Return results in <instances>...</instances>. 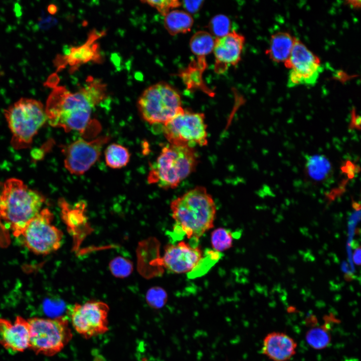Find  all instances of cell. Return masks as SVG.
I'll return each instance as SVG.
<instances>
[{
    "instance_id": "cell-1",
    "label": "cell",
    "mask_w": 361,
    "mask_h": 361,
    "mask_svg": "<svg viewBox=\"0 0 361 361\" xmlns=\"http://www.w3.org/2000/svg\"><path fill=\"white\" fill-rule=\"evenodd\" d=\"M106 97V87L101 80L88 78L87 84L74 93L64 87L55 88L45 109L47 121L54 127L84 132L91 122L93 109Z\"/></svg>"
},
{
    "instance_id": "cell-2",
    "label": "cell",
    "mask_w": 361,
    "mask_h": 361,
    "mask_svg": "<svg viewBox=\"0 0 361 361\" xmlns=\"http://www.w3.org/2000/svg\"><path fill=\"white\" fill-rule=\"evenodd\" d=\"M170 208L175 221L174 232L195 243L214 227L216 206L204 187L197 186L174 199Z\"/></svg>"
},
{
    "instance_id": "cell-3",
    "label": "cell",
    "mask_w": 361,
    "mask_h": 361,
    "mask_svg": "<svg viewBox=\"0 0 361 361\" xmlns=\"http://www.w3.org/2000/svg\"><path fill=\"white\" fill-rule=\"evenodd\" d=\"M44 197L16 178L0 182V221L19 238L27 223L42 209Z\"/></svg>"
},
{
    "instance_id": "cell-4",
    "label": "cell",
    "mask_w": 361,
    "mask_h": 361,
    "mask_svg": "<svg viewBox=\"0 0 361 361\" xmlns=\"http://www.w3.org/2000/svg\"><path fill=\"white\" fill-rule=\"evenodd\" d=\"M198 162L194 148L169 144L151 165L148 182L164 190L174 189L195 171Z\"/></svg>"
},
{
    "instance_id": "cell-5",
    "label": "cell",
    "mask_w": 361,
    "mask_h": 361,
    "mask_svg": "<svg viewBox=\"0 0 361 361\" xmlns=\"http://www.w3.org/2000/svg\"><path fill=\"white\" fill-rule=\"evenodd\" d=\"M4 115L12 133V145L18 150L30 147L47 121L43 104L31 98H21L5 109Z\"/></svg>"
},
{
    "instance_id": "cell-6",
    "label": "cell",
    "mask_w": 361,
    "mask_h": 361,
    "mask_svg": "<svg viewBox=\"0 0 361 361\" xmlns=\"http://www.w3.org/2000/svg\"><path fill=\"white\" fill-rule=\"evenodd\" d=\"M137 107L142 118L150 124L163 125L184 109L179 92L163 81L146 88L138 100Z\"/></svg>"
},
{
    "instance_id": "cell-7",
    "label": "cell",
    "mask_w": 361,
    "mask_h": 361,
    "mask_svg": "<svg viewBox=\"0 0 361 361\" xmlns=\"http://www.w3.org/2000/svg\"><path fill=\"white\" fill-rule=\"evenodd\" d=\"M27 320L29 326L28 348L37 354L53 356L61 351L73 337L65 317H34Z\"/></svg>"
},
{
    "instance_id": "cell-8",
    "label": "cell",
    "mask_w": 361,
    "mask_h": 361,
    "mask_svg": "<svg viewBox=\"0 0 361 361\" xmlns=\"http://www.w3.org/2000/svg\"><path fill=\"white\" fill-rule=\"evenodd\" d=\"M53 218L49 209H42L27 223L18 238L34 254L46 255L60 248L63 233L52 224Z\"/></svg>"
},
{
    "instance_id": "cell-9",
    "label": "cell",
    "mask_w": 361,
    "mask_h": 361,
    "mask_svg": "<svg viewBox=\"0 0 361 361\" xmlns=\"http://www.w3.org/2000/svg\"><path fill=\"white\" fill-rule=\"evenodd\" d=\"M207 125L203 113L183 109L163 125L169 144L194 148L208 144Z\"/></svg>"
},
{
    "instance_id": "cell-10",
    "label": "cell",
    "mask_w": 361,
    "mask_h": 361,
    "mask_svg": "<svg viewBox=\"0 0 361 361\" xmlns=\"http://www.w3.org/2000/svg\"><path fill=\"white\" fill-rule=\"evenodd\" d=\"M109 311L106 303L90 300L73 304L69 309L68 315L74 330L84 338L89 339L109 330Z\"/></svg>"
},
{
    "instance_id": "cell-11",
    "label": "cell",
    "mask_w": 361,
    "mask_h": 361,
    "mask_svg": "<svg viewBox=\"0 0 361 361\" xmlns=\"http://www.w3.org/2000/svg\"><path fill=\"white\" fill-rule=\"evenodd\" d=\"M284 64L289 69L287 82L289 88L313 86L323 71L319 58L297 38L291 53Z\"/></svg>"
},
{
    "instance_id": "cell-12",
    "label": "cell",
    "mask_w": 361,
    "mask_h": 361,
    "mask_svg": "<svg viewBox=\"0 0 361 361\" xmlns=\"http://www.w3.org/2000/svg\"><path fill=\"white\" fill-rule=\"evenodd\" d=\"M109 140L108 136L91 141L79 139L64 146L62 151L65 168L72 174L84 173L99 159L103 145Z\"/></svg>"
},
{
    "instance_id": "cell-13",
    "label": "cell",
    "mask_w": 361,
    "mask_h": 361,
    "mask_svg": "<svg viewBox=\"0 0 361 361\" xmlns=\"http://www.w3.org/2000/svg\"><path fill=\"white\" fill-rule=\"evenodd\" d=\"M203 259V252L199 247L181 241L175 244H167L159 261L169 272L184 274L196 269Z\"/></svg>"
},
{
    "instance_id": "cell-14",
    "label": "cell",
    "mask_w": 361,
    "mask_h": 361,
    "mask_svg": "<svg viewBox=\"0 0 361 361\" xmlns=\"http://www.w3.org/2000/svg\"><path fill=\"white\" fill-rule=\"evenodd\" d=\"M245 42L244 36L235 31L215 39L213 52L215 63V70L222 74L230 66L240 62Z\"/></svg>"
},
{
    "instance_id": "cell-15",
    "label": "cell",
    "mask_w": 361,
    "mask_h": 361,
    "mask_svg": "<svg viewBox=\"0 0 361 361\" xmlns=\"http://www.w3.org/2000/svg\"><path fill=\"white\" fill-rule=\"evenodd\" d=\"M0 343L13 351L23 352L29 348V326L27 319L17 316L13 322L0 317Z\"/></svg>"
},
{
    "instance_id": "cell-16",
    "label": "cell",
    "mask_w": 361,
    "mask_h": 361,
    "mask_svg": "<svg viewBox=\"0 0 361 361\" xmlns=\"http://www.w3.org/2000/svg\"><path fill=\"white\" fill-rule=\"evenodd\" d=\"M297 344L285 333L273 331L263 340L261 352L272 361H289L296 354Z\"/></svg>"
},
{
    "instance_id": "cell-17",
    "label": "cell",
    "mask_w": 361,
    "mask_h": 361,
    "mask_svg": "<svg viewBox=\"0 0 361 361\" xmlns=\"http://www.w3.org/2000/svg\"><path fill=\"white\" fill-rule=\"evenodd\" d=\"M101 35L98 32H93L87 42L83 45L71 48L66 56L62 57L63 64H68L72 69H76L80 65L91 61L98 62L101 60L98 45L95 41Z\"/></svg>"
},
{
    "instance_id": "cell-18",
    "label": "cell",
    "mask_w": 361,
    "mask_h": 361,
    "mask_svg": "<svg viewBox=\"0 0 361 361\" xmlns=\"http://www.w3.org/2000/svg\"><path fill=\"white\" fill-rule=\"evenodd\" d=\"M296 39L288 32H277L271 37L266 53L273 62L284 63L291 53Z\"/></svg>"
},
{
    "instance_id": "cell-19",
    "label": "cell",
    "mask_w": 361,
    "mask_h": 361,
    "mask_svg": "<svg viewBox=\"0 0 361 361\" xmlns=\"http://www.w3.org/2000/svg\"><path fill=\"white\" fill-rule=\"evenodd\" d=\"M305 172L312 182L322 184L332 176L333 167L326 156L320 154L310 155L307 157L305 162Z\"/></svg>"
},
{
    "instance_id": "cell-20",
    "label": "cell",
    "mask_w": 361,
    "mask_h": 361,
    "mask_svg": "<svg viewBox=\"0 0 361 361\" xmlns=\"http://www.w3.org/2000/svg\"><path fill=\"white\" fill-rule=\"evenodd\" d=\"M164 17V27L172 36L190 32L193 25V17L190 14L184 11L171 10Z\"/></svg>"
},
{
    "instance_id": "cell-21",
    "label": "cell",
    "mask_w": 361,
    "mask_h": 361,
    "mask_svg": "<svg viewBox=\"0 0 361 361\" xmlns=\"http://www.w3.org/2000/svg\"><path fill=\"white\" fill-rule=\"evenodd\" d=\"M215 41L210 33L200 31L191 37L190 47L193 54L202 58L213 52Z\"/></svg>"
},
{
    "instance_id": "cell-22",
    "label": "cell",
    "mask_w": 361,
    "mask_h": 361,
    "mask_svg": "<svg viewBox=\"0 0 361 361\" xmlns=\"http://www.w3.org/2000/svg\"><path fill=\"white\" fill-rule=\"evenodd\" d=\"M130 157L127 148L117 143L108 145L105 151L106 164L112 168H120L127 165Z\"/></svg>"
},
{
    "instance_id": "cell-23",
    "label": "cell",
    "mask_w": 361,
    "mask_h": 361,
    "mask_svg": "<svg viewBox=\"0 0 361 361\" xmlns=\"http://www.w3.org/2000/svg\"><path fill=\"white\" fill-rule=\"evenodd\" d=\"M305 340L313 349L322 350L327 347L331 341V334L326 326L309 329L305 334Z\"/></svg>"
},
{
    "instance_id": "cell-24",
    "label": "cell",
    "mask_w": 361,
    "mask_h": 361,
    "mask_svg": "<svg viewBox=\"0 0 361 361\" xmlns=\"http://www.w3.org/2000/svg\"><path fill=\"white\" fill-rule=\"evenodd\" d=\"M211 242L213 248L217 252L226 251L233 246V234L228 229L217 228L211 234Z\"/></svg>"
},
{
    "instance_id": "cell-25",
    "label": "cell",
    "mask_w": 361,
    "mask_h": 361,
    "mask_svg": "<svg viewBox=\"0 0 361 361\" xmlns=\"http://www.w3.org/2000/svg\"><path fill=\"white\" fill-rule=\"evenodd\" d=\"M210 34L216 38L223 37L230 32L231 22L228 17L223 15L214 16L209 22Z\"/></svg>"
},
{
    "instance_id": "cell-26",
    "label": "cell",
    "mask_w": 361,
    "mask_h": 361,
    "mask_svg": "<svg viewBox=\"0 0 361 361\" xmlns=\"http://www.w3.org/2000/svg\"><path fill=\"white\" fill-rule=\"evenodd\" d=\"M146 300L148 305L155 309L162 308L166 304L168 296L165 290L159 286L150 288L146 294Z\"/></svg>"
},
{
    "instance_id": "cell-27",
    "label": "cell",
    "mask_w": 361,
    "mask_h": 361,
    "mask_svg": "<svg viewBox=\"0 0 361 361\" xmlns=\"http://www.w3.org/2000/svg\"><path fill=\"white\" fill-rule=\"evenodd\" d=\"M109 268L113 275L117 277L124 278L131 273L132 264L125 258L117 257L110 262Z\"/></svg>"
},
{
    "instance_id": "cell-28",
    "label": "cell",
    "mask_w": 361,
    "mask_h": 361,
    "mask_svg": "<svg viewBox=\"0 0 361 361\" xmlns=\"http://www.w3.org/2000/svg\"><path fill=\"white\" fill-rule=\"evenodd\" d=\"M141 2L146 3L155 8L163 16L172 9L179 7L182 5L181 3L177 0L144 1Z\"/></svg>"
},
{
    "instance_id": "cell-29",
    "label": "cell",
    "mask_w": 361,
    "mask_h": 361,
    "mask_svg": "<svg viewBox=\"0 0 361 361\" xmlns=\"http://www.w3.org/2000/svg\"><path fill=\"white\" fill-rule=\"evenodd\" d=\"M202 1H185L182 5L188 13H194L197 12L202 5Z\"/></svg>"
},
{
    "instance_id": "cell-30",
    "label": "cell",
    "mask_w": 361,
    "mask_h": 361,
    "mask_svg": "<svg viewBox=\"0 0 361 361\" xmlns=\"http://www.w3.org/2000/svg\"><path fill=\"white\" fill-rule=\"evenodd\" d=\"M352 260H353L354 263L358 265L360 264V248L358 247L355 249V250L353 253Z\"/></svg>"
},
{
    "instance_id": "cell-31",
    "label": "cell",
    "mask_w": 361,
    "mask_h": 361,
    "mask_svg": "<svg viewBox=\"0 0 361 361\" xmlns=\"http://www.w3.org/2000/svg\"><path fill=\"white\" fill-rule=\"evenodd\" d=\"M355 276L353 274V272L349 271L345 273L344 275V279L347 281H350L353 280L355 278Z\"/></svg>"
},
{
    "instance_id": "cell-32",
    "label": "cell",
    "mask_w": 361,
    "mask_h": 361,
    "mask_svg": "<svg viewBox=\"0 0 361 361\" xmlns=\"http://www.w3.org/2000/svg\"><path fill=\"white\" fill-rule=\"evenodd\" d=\"M349 268L348 264L346 262H343L341 265V270L343 272L346 273L349 271L351 272Z\"/></svg>"
},
{
    "instance_id": "cell-33",
    "label": "cell",
    "mask_w": 361,
    "mask_h": 361,
    "mask_svg": "<svg viewBox=\"0 0 361 361\" xmlns=\"http://www.w3.org/2000/svg\"><path fill=\"white\" fill-rule=\"evenodd\" d=\"M48 10L50 13L52 14H54L56 11V8L54 5H51L49 7Z\"/></svg>"
}]
</instances>
